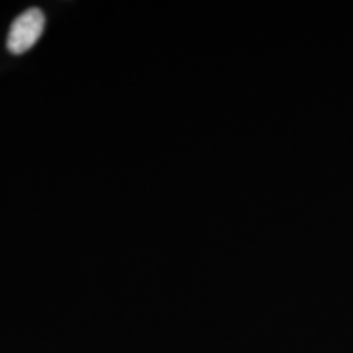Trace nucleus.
Returning a JSON list of instances; mask_svg holds the SVG:
<instances>
[{
	"label": "nucleus",
	"mask_w": 353,
	"mask_h": 353,
	"mask_svg": "<svg viewBox=\"0 0 353 353\" xmlns=\"http://www.w3.org/2000/svg\"><path fill=\"white\" fill-rule=\"evenodd\" d=\"M46 25V17L43 10L33 7L19 15L10 26L7 38V50L12 54H23L34 46Z\"/></svg>",
	"instance_id": "f257e3e1"
}]
</instances>
